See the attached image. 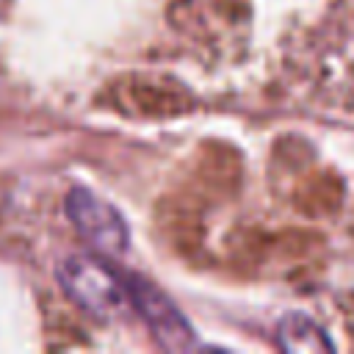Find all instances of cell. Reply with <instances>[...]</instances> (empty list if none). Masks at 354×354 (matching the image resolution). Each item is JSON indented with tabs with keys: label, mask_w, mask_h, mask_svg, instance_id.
Instances as JSON below:
<instances>
[{
	"label": "cell",
	"mask_w": 354,
	"mask_h": 354,
	"mask_svg": "<svg viewBox=\"0 0 354 354\" xmlns=\"http://www.w3.org/2000/svg\"><path fill=\"white\" fill-rule=\"evenodd\" d=\"M64 293L97 321H119L133 310L127 274L122 277L94 254H72L58 266Z\"/></svg>",
	"instance_id": "6da1fadb"
},
{
	"label": "cell",
	"mask_w": 354,
	"mask_h": 354,
	"mask_svg": "<svg viewBox=\"0 0 354 354\" xmlns=\"http://www.w3.org/2000/svg\"><path fill=\"white\" fill-rule=\"evenodd\" d=\"M64 210H66L72 227L77 230V235L88 246H94L100 254L116 257L127 249L130 232H127L122 213L113 205H108L105 199H100L94 191H88L83 185L69 188V194L64 199Z\"/></svg>",
	"instance_id": "7a4b0ae2"
},
{
	"label": "cell",
	"mask_w": 354,
	"mask_h": 354,
	"mask_svg": "<svg viewBox=\"0 0 354 354\" xmlns=\"http://www.w3.org/2000/svg\"><path fill=\"white\" fill-rule=\"evenodd\" d=\"M127 285H130V299H133V310L141 315V321L149 326L152 337L158 340L160 348L166 351H185L194 348V329L185 321V315L177 310V304L149 279L138 277V274H127Z\"/></svg>",
	"instance_id": "3957f363"
},
{
	"label": "cell",
	"mask_w": 354,
	"mask_h": 354,
	"mask_svg": "<svg viewBox=\"0 0 354 354\" xmlns=\"http://www.w3.org/2000/svg\"><path fill=\"white\" fill-rule=\"evenodd\" d=\"M277 343L285 351H332L335 348L329 335L313 318H307L301 313H290L279 321Z\"/></svg>",
	"instance_id": "277c9868"
}]
</instances>
